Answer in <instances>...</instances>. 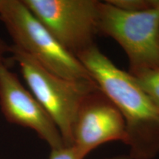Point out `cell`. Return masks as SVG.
<instances>
[{
    "label": "cell",
    "instance_id": "1",
    "mask_svg": "<svg viewBox=\"0 0 159 159\" xmlns=\"http://www.w3.org/2000/svg\"><path fill=\"white\" fill-rule=\"evenodd\" d=\"M101 91L122 115L126 127L125 144L131 159H153L159 155V107L96 44L77 55Z\"/></svg>",
    "mask_w": 159,
    "mask_h": 159
},
{
    "label": "cell",
    "instance_id": "5",
    "mask_svg": "<svg viewBox=\"0 0 159 159\" xmlns=\"http://www.w3.org/2000/svg\"><path fill=\"white\" fill-rule=\"evenodd\" d=\"M35 18L69 52L77 57L94 45L98 34L97 0H22Z\"/></svg>",
    "mask_w": 159,
    "mask_h": 159
},
{
    "label": "cell",
    "instance_id": "4",
    "mask_svg": "<svg viewBox=\"0 0 159 159\" xmlns=\"http://www.w3.org/2000/svg\"><path fill=\"white\" fill-rule=\"evenodd\" d=\"M98 33L112 38L126 53L131 75L159 67V5L142 11L100 2Z\"/></svg>",
    "mask_w": 159,
    "mask_h": 159
},
{
    "label": "cell",
    "instance_id": "8",
    "mask_svg": "<svg viewBox=\"0 0 159 159\" xmlns=\"http://www.w3.org/2000/svg\"><path fill=\"white\" fill-rule=\"evenodd\" d=\"M132 76L152 102L159 107V67L147 69Z\"/></svg>",
    "mask_w": 159,
    "mask_h": 159
},
{
    "label": "cell",
    "instance_id": "2",
    "mask_svg": "<svg viewBox=\"0 0 159 159\" xmlns=\"http://www.w3.org/2000/svg\"><path fill=\"white\" fill-rule=\"evenodd\" d=\"M0 20L13 45L47 70L71 80H94L79 59L52 36L22 0H0Z\"/></svg>",
    "mask_w": 159,
    "mask_h": 159
},
{
    "label": "cell",
    "instance_id": "7",
    "mask_svg": "<svg viewBox=\"0 0 159 159\" xmlns=\"http://www.w3.org/2000/svg\"><path fill=\"white\" fill-rule=\"evenodd\" d=\"M0 110L7 122L33 130L51 149L65 146L52 119L5 61H0Z\"/></svg>",
    "mask_w": 159,
    "mask_h": 159
},
{
    "label": "cell",
    "instance_id": "9",
    "mask_svg": "<svg viewBox=\"0 0 159 159\" xmlns=\"http://www.w3.org/2000/svg\"><path fill=\"white\" fill-rule=\"evenodd\" d=\"M119 8L129 11H142L159 5V0H108Z\"/></svg>",
    "mask_w": 159,
    "mask_h": 159
},
{
    "label": "cell",
    "instance_id": "3",
    "mask_svg": "<svg viewBox=\"0 0 159 159\" xmlns=\"http://www.w3.org/2000/svg\"><path fill=\"white\" fill-rule=\"evenodd\" d=\"M29 90L58 129L65 146H72L77 112L87 94L98 88L94 80H71L53 74L25 52L11 46Z\"/></svg>",
    "mask_w": 159,
    "mask_h": 159
},
{
    "label": "cell",
    "instance_id": "10",
    "mask_svg": "<svg viewBox=\"0 0 159 159\" xmlns=\"http://www.w3.org/2000/svg\"><path fill=\"white\" fill-rule=\"evenodd\" d=\"M49 159H80L73 146H63L57 149H51Z\"/></svg>",
    "mask_w": 159,
    "mask_h": 159
},
{
    "label": "cell",
    "instance_id": "11",
    "mask_svg": "<svg viewBox=\"0 0 159 159\" xmlns=\"http://www.w3.org/2000/svg\"><path fill=\"white\" fill-rule=\"evenodd\" d=\"M8 54H11V46L0 38V61H6L5 56Z\"/></svg>",
    "mask_w": 159,
    "mask_h": 159
},
{
    "label": "cell",
    "instance_id": "12",
    "mask_svg": "<svg viewBox=\"0 0 159 159\" xmlns=\"http://www.w3.org/2000/svg\"><path fill=\"white\" fill-rule=\"evenodd\" d=\"M106 159H131V158L129 156H119L112 157V158H109Z\"/></svg>",
    "mask_w": 159,
    "mask_h": 159
},
{
    "label": "cell",
    "instance_id": "6",
    "mask_svg": "<svg viewBox=\"0 0 159 159\" xmlns=\"http://www.w3.org/2000/svg\"><path fill=\"white\" fill-rule=\"evenodd\" d=\"M126 140L122 115L98 88L87 94L80 105L73 128L72 146L80 159L105 143Z\"/></svg>",
    "mask_w": 159,
    "mask_h": 159
}]
</instances>
